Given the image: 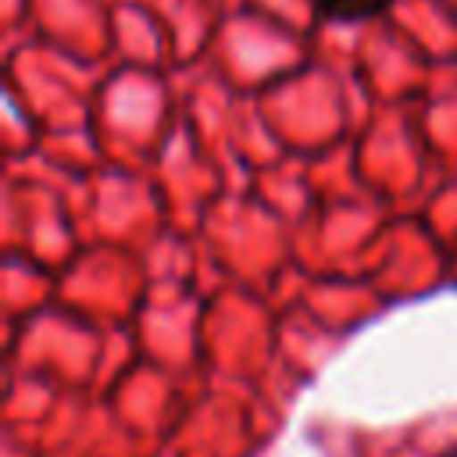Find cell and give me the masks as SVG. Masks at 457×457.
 <instances>
[{
    "mask_svg": "<svg viewBox=\"0 0 457 457\" xmlns=\"http://www.w3.org/2000/svg\"><path fill=\"white\" fill-rule=\"evenodd\" d=\"M318 21H339V25H361L382 14L393 0H307Z\"/></svg>",
    "mask_w": 457,
    "mask_h": 457,
    "instance_id": "1",
    "label": "cell"
},
{
    "mask_svg": "<svg viewBox=\"0 0 457 457\" xmlns=\"http://www.w3.org/2000/svg\"><path fill=\"white\" fill-rule=\"evenodd\" d=\"M439 457H457V446H450V450H443Z\"/></svg>",
    "mask_w": 457,
    "mask_h": 457,
    "instance_id": "2",
    "label": "cell"
}]
</instances>
